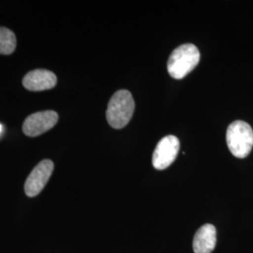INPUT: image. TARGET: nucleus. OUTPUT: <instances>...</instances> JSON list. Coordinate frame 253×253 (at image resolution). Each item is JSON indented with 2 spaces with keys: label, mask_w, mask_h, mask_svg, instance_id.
I'll return each mask as SVG.
<instances>
[{
  "label": "nucleus",
  "mask_w": 253,
  "mask_h": 253,
  "mask_svg": "<svg viewBox=\"0 0 253 253\" xmlns=\"http://www.w3.org/2000/svg\"><path fill=\"white\" fill-rule=\"evenodd\" d=\"M217 243V231L212 224H206L196 232L193 238L194 253H211Z\"/></svg>",
  "instance_id": "obj_8"
},
{
  "label": "nucleus",
  "mask_w": 253,
  "mask_h": 253,
  "mask_svg": "<svg viewBox=\"0 0 253 253\" xmlns=\"http://www.w3.org/2000/svg\"><path fill=\"white\" fill-rule=\"evenodd\" d=\"M135 102L127 90H118L112 96L106 111L109 125L114 128H122L128 124L133 116Z\"/></svg>",
  "instance_id": "obj_1"
},
{
  "label": "nucleus",
  "mask_w": 253,
  "mask_h": 253,
  "mask_svg": "<svg viewBox=\"0 0 253 253\" xmlns=\"http://www.w3.org/2000/svg\"><path fill=\"white\" fill-rule=\"evenodd\" d=\"M54 171V163L50 160H43L37 165L28 175L25 183V192L28 197H35L44 189Z\"/></svg>",
  "instance_id": "obj_6"
},
{
  "label": "nucleus",
  "mask_w": 253,
  "mask_h": 253,
  "mask_svg": "<svg viewBox=\"0 0 253 253\" xmlns=\"http://www.w3.org/2000/svg\"><path fill=\"white\" fill-rule=\"evenodd\" d=\"M16 48L15 34L7 27H0V54L9 55Z\"/></svg>",
  "instance_id": "obj_9"
},
{
  "label": "nucleus",
  "mask_w": 253,
  "mask_h": 253,
  "mask_svg": "<svg viewBox=\"0 0 253 253\" xmlns=\"http://www.w3.org/2000/svg\"><path fill=\"white\" fill-rule=\"evenodd\" d=\"M199 61L200 52L196 46L182 44L175 48L169 57L168 73L173 79H183L197 67Z\"/></svg>",
  "instance_id": "obj_2"
},
{
  "label": "nucleus",
  "mask_w": 253,
  "mask_h": 253,
  "mask_svg": "<svg viewBox=\"0 0 253 253\" xmlns=\"http://www.w3.org/2000/svg\"><path fill=\"white\" fill-rule=\"evenodd\" d=\"M180 148V142L175 136L163 138L156 146L152 157V164L157 170H164L172 164Z\"/></svg>",
  "instance_id": "obj_4"
},
{
  "label": "nucleus",
  "mask_w": 253,
  "mask_h": 253,
  "mask_svg": "<svg viewBox=\"0 0 253 253\" xmlns=\"http://www.w3.org/2000/svg\"><path fill=\"white\" fill-rule=\"evenodd\" d=\"M2 130H3V126L0 124V133L2 132Z\"/></svg>",
  "instance_id": "obj_10"
},
{
  "label": "nucleus",
  "mask_w": 253,
  "mask_h": 253,
  "mask_svg": "<svg viewBox=\"0 0 253 253\" xmlns=\"http://www.w3.org/2000/svg\"><path fill=\"white\" fill-rule=\"evenodd\" d=\"M55 74L47 70H35L29 72L23 79V84L30 91H43L52 89L56 85Z\"/></svg>",
  "instance_id": "obj_7"
},
{
  "label": "nucleus",
  "mask_w": 253,
  "mask_h": 253,
  "mask_svg": "<svg viewBox=\"0 0 253 253\" xmlns=\"http://www.w3.org/2000/svg\"><path fill=\"white\" fill-rule=\"evenodd\" d=\"M226 142L231 153L236 158L244 159L253 149V127L241 120L233 122L227 128Z\"/></svg>",
  "instance_id": "obj_3"
},
{
  "label": "nucleus",
  "mask_w": 253,
  "mask_h": 253,
  "mask_svg": "<svg viewBox=\"0 0 253 253\" xmlns=\"http://www.w3.org/2000/svg\"><path fill=\"white\" fill-rule=\"evenodd\" d=\"M58 115L54 111H42L27 117L23 124V131L29 137L41 135L55 126Z\"/></svg>",
  "instance_id": "obj_5"
}]
</instances>
